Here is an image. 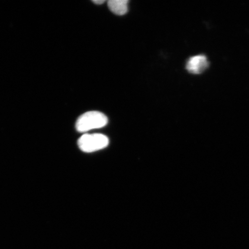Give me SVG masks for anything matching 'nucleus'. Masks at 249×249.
<instances>
[{
    "label": "nucleus",
    "mask_w": 249,
    "mask_h": 249,
    "mask_svg": "<svg viewBox=\"0 0 249 249\" xmlns=\"http://www.w3.org/2000/svg\"><path fill=\"white\" fill-rule=\"evenodd\" d=\"M93 2H94L95 4L100 5L104 3L105 1H104V0H95V1H93Z\"/></svg>",
    "instance_id": "nucleus-5"
},
{
    "label": "nucleus",
    "mask_w": 249,
    "mask_h": 249,
    "mask_svg": "<svg viewBox=\"0 0 249 249\" xmlns=\"http://www.w3.org/2000/svg\"><path fill=\"white\" fill-rule=\"evenodd\" d=\"M109 144L107 136L102 134H85L78 140V145L83 152L90 153L104 149Z\"/></svg>",
    "instance_id": "nucleus-2"
},
{
    "label": "nucleus",
    "mask_w": 249,
    "mask_h": 249,
    "mask_svg": "<svg viewBox=\"0 0 249 249\" xmlns=\"http://www.w3.org/2000/svg\"><path fill=\"white\" fill-rule=\"evenodd\" d=\"M107 117L99 111H89L78 118L76 129L79 132H86L89 130L101 128L107 125Z\"/></svg>",
    "instance_id": "nucleus-1"
},
{
    "label": "nucleus",
    "mask_w": 249,
    "mask_h": 249,
    "mask_svg": "<svg viewBox=\"0 0 249 249\" xmlns=\"http://www.w3.org/2000/svg\"><path fill=\"white\" fill-rule=\"evenodd\" d=\"M128 2L127 0H110L108 1V7L114 14L123 15L127 11Z\"/></svg>",
    "instance_id": "nucleus-4"
},
{
    "label": "nucleus",
    "mask_w": 249,
    "mask_h": 249,
    "mask_svg": "<svg viewBox=\"0 0 249 249\" xmlns=\"http://www.w3.org/2000/svg\"><path fill=\"white\" fill-rule=\"evenodd\" d=\"M209 66L206 56L197 55L189 58L187 62L186 70L193 74H201Z\"/></svg>",
    "instance_id": "nucleus-3"
}]
</instances>
